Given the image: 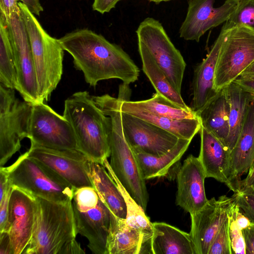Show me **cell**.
Returning <instances> with one entry per match:
<instances>
[{
  "label": "cell",
  "instance_id": "20",
  "mask_svg": "<svg viewBox=\"0 0 254 254\" xmlns=\"http://www.w3.org/2000/svg\"><path fill=\"white\" fill-rule=\"evenodd\" d=\"M198 158L206 178L224 183L234 192L231 181L230 150L214 134L201 126Z\"/></svg>",
  "mask_w": 254,
  "mask_h": 254
},
{
  "label": "cell",
  "instance_id": "36",
  "mask_svg": "<svg viewBox=\"0 0 254 254\" xmlns=\"http://www.w3.org/2000/svg\"><path fill=\"white\" fill-rule=\"evenodd\" d=\"M236 201L241 212L254 223V191L248 188L234 192L232 195Z\"/></svg>",
  "mask_w": 254,
  "mask_h": 254
},
{
  "label": "cell",
  "instance_id": "21",
  "mask_svg": "<svg viewBox=\"0 0 254 254\" xmlns=\"http://www.w3.org/2000/svg\"><path fill=\"white\" fill-rule=\"evenodd\" d=\"M254 161V99L251 102L245 122L230 152L231 181L234 192L240 190L241 177L248 173Z\"/></svg>",
  "mask_w": 254,
  "mask_h": 254
},
{
  "label": "cell",
  "instance_id": "28",
  "mask_svg": "<svg viewBox=\"0 0 254 254\" xmlns=\"http://www.w3.org/2000/svg\"><path fill=\"white\" fill-rule=\"evenodd\" d=\"M138 44V50L142 62V69L150 80L156 92L188 110H192L182 98L181 94L172 86L166 75L153 57L140 43Z\"/></svg>",
  "mask_w": 254,
  "mask_h": 254
},
{
  "label": "cell",
  "instance_id": "38",
  "mask_svg": "<svg viewBox=\"0 0 254 254\" xmlns=\"http://www.w3.org/2000/svg\"><path fill=\"white\" fill-rule=\"evenodd\" d=\"M19 2V0H0V16L7 17L20 12Z\"/></svg>",
  "mask_w": 254,
  "mask_h": 254
},
{
  "label": "cell",
  "instance_id": "48",
  "mask_svg": "<svg viewBox=\"0 0 254 254\" xmlns=\"http://www.w3.org/2000/svg\"><path fill=\"white\" fill-rule=\"evenodd\" d=\"M249 188H251L253 189V190L254 191V185H253L252 186L249 187Z\"/></svg>",
  "mask_w": 254,
  "mask_h": 254
},
{
  "label": "cell",
  "instance_id": "42",
  "mask_svg": "<svg viewBox=\"0 0 254 254\" xmlns=\"http://www.w3.org/2000/svg\"><path fill=\"white\" fill-rule=\"evenodd\" d=\"M0 254H12L10 238L6 232H0Z\"/></svg>",
  "mask_w": 254,
  "mask_h": 254
},
{
  "label": "cell",
  "instance_id": "16",
  "mask_svg": "<svg viewBox=\"0 0 254 254\" xmlns=\"http://www.w3.org/2000/svg\"><path fill=\"white\" fill-rule=\"evenodd\" d=\"M125 137L132 149L154 156L164 155L177 143L179 138L145 120L122 114Z\"/></svg>",
  "mask_w": 254,
  "mask_h": 254
},
{
  "label": "cell",
  "instance_id": "39",
  "mask_svg": "<svg viewBox=\"0 0 254 254\" xmlns=\"http://www.w3.org/2000/svg\"><path fill=\"white\" fill-rule=\"evenodd\" d=\"M13 187L0 199V232L2 230L6 223L8 204Z\"/></svg>",
  "mask_w": 254,
  "mask_h": 254
},
{
  "label": "cell",
  "instance_id": "45",
  "mask_svg": "<svg viewBox=\"0 0 254 254\" xmlns=\"http://www.w3.org/2000/svg\"><path fill=\"white\" fill-rule=\"evenodd\" d=\"M254 185V161L247 173L246 177L240 183V190L249 188Z\"/></svg>",
  "mask_w": 254,
  "mask_h": 254
},
{
  "label": "cell",
  "instance_id": "41",
  "mask_svg": "<svg viewBox=\"0 0 254 254\" xmlns=\"http://www.w3.org/2000/svg\"><path fill=\"white\" fill-rule=\"evenodd\" d=\"M244 235L246 254H254V223L242 230Z\"/></svg>",
  "mask_w": 254,
  "mask_h": 254
},
{
  "label": "cell",
  "instance_id": "10",
  "mask_svg": "<svg viewBox=\"0 0 254 254\" xmlns=\"http://www.w3.org/2000/svg\"><path fill=\"white\" fill-rule=\"evenodd\" d=\"M31 143L56 149H76L73 128L63 116L44 102L32 104L28 137Z\"/></svg>",
  "mask_w": 254,
  "mask_h": 254
},
{
  "label": "cell",
  "instance_id": "33",
  "mask_svg": "<svg viewBox=\"0 0 254 254\" xmlns=\"http://www.w3.org/2000/svg\"><path fill=\"white\" fill-rule=\"evenodd\" d=\"M238 25H247L254 30V0H238L236 9L223 26L231 28Z\"/></svg>",
  "mask_w": 254,
  "mask_h": 254
},
{
  "label": "cell",
  "instance_id": "17",
  "mask_svg": "<svg viewBox=\"0 0 254 254\" xmlns=\"http://www.w3.org/2000/svg\"><path fill=\"white\" fill-rule=\"evenodd\" d=\"M206 178L198 157L189 156L177 173L176 204L190 214L201 209L208 200L204 188Z\"/></svg>",
  "mask_w": 254,
  "mask_h": 254
},
{
  "label": "cell",
  "instance_id": "11",
  "mask_svg": "<svg viewBox=\"0 0 254 254\" xmlns=\"http://www.w3.org/2000/svg\"><path fill=\"white\" fill-rule=\"evenodd\" d=\"M12 44L17 72V91L31 104L40 103L38 85L29 37L21 12L4 17Z\"/></svg>",
  "mask_w": 254,
  "mask_h": 254
},
{
  "label": "cell",
  "instance_id": "18",
  "mask_svg": "<svg viewBox=\"0 0 254 254\" xmlns=\"http://www.w3.org/2000/svg\"><path fill=\"white\" fill-rule=\"evenodd\" d=\"M228 28L222 26L206 58L196 66L191 85V109L198 114L219 92L214 87L215 69L220 49Z\"/></svg>",
  "mask_w": 254,
  "mask_h": 254
},
{
  "label": "cell",
  "instance_id": "44",
  "mask_svg": "<svg viewBox=\"0 0 254 254\" xmlns=\"http://www.w3.org/2000/svg\"><path fill=\"white\" fill-rule=\"evenodd\" d=\"M243 90L250 93L254 97V79H240L234 81Z\"/></svg>",
  "mask_w": 254,
  "mask_h": 254
},
{
  "label": "cell",
  "instance_id": "13",
  "mask_svg": "<svg viewBox=\"0 0 254 254\" xmlns=\"http://www.w3.org/2000/svg\"><path fill=\"white\" fill-rule=\"evenodd\" d=\"M36 207L35 197L13 187L6 223L1 231L8 233L12 254H22L31 238Z\"/></svg>",
  "mask_w": 254,
  "mask_h": 254
},
{
  "label": "cell",
  "instance_id": "4",
  "mask_svg": "<svg viewBox=\"0 0 254 254\" xmlns=\"http://www.w3.org/2000/svg\"><path fill=\"white\" fill-rule=\"evenodd\" d=\"M74 132L77 150L102 165L110 156L111 119L86 91L73 93L64 101L63 115Z\"/></svg>",
  "mask_w": 254,
  "mask_h": 254
},
{
  "label": "cell",
  "instance_id": "31",
  "mask_svg": "<svg viewBox=\"0 0 254 254\" xmlns=\"http://www.w3.org/2000/svg\"><path fill=\"white\" fill-rule=\"evenodd\" d=\"M0 82L4 87L17 90V75L13 50L8 30L0 18Z\"/></svg>",
  "mask_w": 254,
  "mask_h": 254
},
{
  "label": "cell",
  "instance_id": "2",
  "mask_svg": "<svg viewBox=\"0 0 254 254\" xmlns=\"http://www.w3.org/2000/svg\"><path fill=\"white\" fill-rule=\"evenodd\" d=\"M35 197L32 234L22 254H85L76 240L78 233L72 200L60 202Z\"/></svg>",
  "mask_w": 254,
  "mask_h": 254
},
{
  "label": "cell",
  "instance_id": "3",
  "mask_svg": "<svg viewBox=\"0 0 254 254\" xmlns=\"http://www.w3.org/2000/svg\"><path fill=\"white\" fill-rule=\"evenodd\" d=\"M93 96L96 104L111 119L110 166L124 188L145 211L149 200L145 180L123 128L121 107L124 100L129 99L130 95L120 89L117 98L107 94Z\"/></svg>",
  "mask_w": 254,
  "mask_h": 254
},
{
  "label": "cell",
  "instance_id": "22",
  "mask_svg": "<svg viewBox=\"0 0 254 254\" xmlns=\"http://www.w3.org/2000/svg\"><path fill=\"white\" fill-rule=\"evenodd\" d=\"M151 240L112 212L106 254H151Z\"/></svg>",
  "mask_w": 254,
  "mask_h": 254
},
{
  "label": "cell",
  "instance_id": "47",
  "mask_svg": "<svg viewBox=\"0 0 254 254\" xmlns=\"http://www.w3.org/2000/svg\"><path fill=\"white\" fill-rule=\"evenodd\" d=\"M148 0L149 2H154L155 3L158 4L161 2H163V1L167 2V1H171L172 0Z\"/></svg>",
  "mask_w": 254,
  "mask_h": 254
},
{
  "label": "cell",
  "instance_id": "24",
  "mask_svg": "<svg viewBox=\"0 0 254 254\" xmlns=\"http://www.w3.org/2000/svg\"><path fill=\"white\" fill-rule=\"evenodd\" d=\"M89 174L99 197L117 217L126 219L127 206L116 183L102 164L90 160Z\"/></svg>",
  "mask_w": 254,
  "mask_h": 254
},
{
  "label": "cell",
  "instance_id": "6",
  "mask_svg": "<svg viewBox=\"0 0 254 254\" xmlns=\"http://www.w3.org/2000/svg\"><path fill=\"white\" fill-rule=\"evenodd\" d=\"M3 167L13 187L51 201L64 202L72 200L76 189L26 152L11 165Z\"/></svg>",
  "mask_w": 254,
  "mask_h": 254
},
{
  "label": "cell",
  "instance_id": "23",
  "mask_svg": "<svg viewBox=\"0 0 254 254\" xmlns=\"http://www.w3.org/2000/svg\"><path fill=\"white\" fill-rule=\"evenodd\" d=\"M152 254H195L190 233L164 222L152 223Z\"/></svg>",
  "mask_w": 254,
  "mask_h": 254
},
{
  "label": "cell",
  "instance_id": "19",
  "mask_svg": "<svg viewBox=\"0 0 254 254\" xmlns=\"http://www.w3.org/2000/svg\"><path fill=\"white\" fill-rule=\"evenodd\" d=\"M73 209L77 233L88 240V248L95 254H106L112 212L100 197L94 207Z\"/></svg>",
  "mask_w": 254,
  "mask_h": 254
},
{
  "label": "cell",
  "instance_id": "43",
  "mask_svg": "<svg viewBox=\"0 0 254 254\" xmlns=\"http://www.w3.org/2000/svg\"><path fill=\"white\" fill-rule=\"evenodd\" d=\"M25 4L29 10L34 15L39 16L44 10L43 7L39 0H19Z\"/></svg>",
  "mask_w": 254,
  "mask_h": 254
},
{
  "label": "cell",
  "instance_id": "8",
  "mask_svg": "<svg viewBox=\"0 0 254 254\" xmlns=\"http://www.w3.org/2000/svg\"><path fill=\"white\" fill-rule=\"evenodd\" d=\"M136 33L137 43L149 52L172 86L181 94L186 64L162 24L154 18L147 17L140 22Z\"/></svg>",
  "mask_w": 254,
  "mask_h": 254
},
{
  "label": "cell",
  "instance_id": "32",
  "mask_svg": "<svg viewBox=\"0 0 254 254\" xmlns=\"http://www.w3.org/2000/svg\"><path fill=\"white\" fill-rule=\"evenodd\" d=\"M103 165L107 169L108 173L116 183L122 193L127 206V223L142 232L147 237L151 239L152 236V223L145 213L143 209L133 199L114 173L109 161L106 159Z\"/></svg>",
  "mask_w": 254,
  "mask_h": 254
},
{
  "label": "cell",
  "instance_id": "40",
  "mask_svg": "<svg viewBox=\"0 0 254 254\" xmlns=\"http://www.w3.org/2000/svg\"><path fill=\"white\" fill-rule=\"evenodd\" d=\"M120 0H93L92 9L101 14L109 12L115 7Z\"/></svg>",
  "mask_w": 254,
  "mask_h": 254
},
{
  "label": "cell",
  "instance_id": "25",
  "mask_svg": "<svg viewBox=\"0 0 254 254\" xmlns=\"http://www.w3.org/2000/svg\"><path fill=\"white\" fill-rule=\"evenodd\" d=\"M192 139L179 138L176 145L161 156H154L133 150L144 179L149 180L166 176L181 159Z\"/></svg>",
  "mask_w": 254,
  "mask_h": 254
},
{
  "label": "cell",
  "instance_id": "12",
  "mask_svg": "<svg viewBox=\"0 0 254 254\" xmlns=\"http://www.w3.org/2000/svg\"><path fill=\"white\" fill-rule=\"evenodd\" d=\"M27 155L45 165L75 189L93 185L89 174L90 159L76 149H56L31 143Z\"/></svg>",
  "mask_w": 254,
  "mask_h": 254
},
{
  "label": "cell",
  "instance_id": "30",
  "mask_svg": "<svg viewBox=\"0 0 254 254\" xmlns=\"http://www.w3.org/2000/svg\"><path fill=\"white\" fill-rule=\"evenodd\" d=\"M130 114L153 124L173 134L179 138L192 139L199 131L201 122L199 116L193 119H174L160 117L134 109H121Z\"/></svg>",
  "mask_w": 254,
  "mask_h": 254
},
{
  "label": "cell",
  "instance_id": "9",
  "mask_svg": "<svg viewBox=\"0 0 254 254\" xmlns=\"http://www.w3.org/2000/svg\"><path fill=\"white\" fill-rule=\"evenodd\" d=\"M32 104L20 101L14 89L0 84V167L21 148L27 138Z\"/></svg>",
  "mask_w": 254,
  "mask_h": 254
},
{
  "label": "cell",
  "instance_id": "46",
  "mask_svg": "<svg viewBox=\"0 0 254 254\" xmlns=\"http://www.w3.org/2000/svg\"><path fill=\"white\" fill-rule=\"evenodd\" d=\"M238 78L240 79H254V62L249 65Z\"/></svg>",
  "mask_w": 254,
  "mask_h": 254
},
{
  "label": "cell",
  "instance_id": "29",
  "mask_svg": "<svg viewBox=\"0 0 254 254\" xmlns=\"http://www.w3.org/2000/svg\"><path fill=\"white\" fill-rule=\"evenodd\" d=\"M121 108L134 109L155 116L178 120L193 119L199 117L192 110H188L183 108L157 92L147 100L136 101L124 100Z\"/></svg>",
  "mask_w": 254,
  "mask_h": 254
},
{
  "label": "cell",
  "instance_id": "35",
  "mask_svg": "<svg viewBox=\"0 0 254 254\" xmlns=\"http://www.w3.org/2000/svg\"><path fill=\"white\" fill-rule=\"evenodd\" d=\"M208 254H233L228 217L215 237Z\"/></svg>",
  "mask_w": 254,
  "mask_h": 254
},
{
  "label": "cell",
  "instance_id": "37",
  "mask_svg": "<svg viewBox=\"0 0 254 254\" xmlns=\"http://www.w3.org/2000/svg\"><path fill=\"white\" fill-rule=\"evenodd\" d=\"M228 218L230 237L233 254H246L245 242L242 230L240 229L237 225L230 210L228 213Z\"/></svg>",
  "mask_w": 254,
  "mask_h": 254
},
{
  "label": "cell",
  "instance_id": "1",
  "mask_svg": "<svg viewBox=\"0 0 254 254\" xmlns=\"http://www.w3.org/2000/svg\"><path fill=\"white\" fill-rule=\"evenodd\" d=\"M58 40L91 86L109 79H119L128 85L138 80L139 69L130 56L101 34L87 28L79 29Z\"/></svg>",
  "mask_w": 254,
  "mask_h": 254
},
{
  "label": "cell",
  "instance_id": "27",
  "mask_svg": "<svg viewBox=\"0 0 254 254\" xmlns=\"http://www.w3.org/2000/svg\"><path fill=\"white\" fill-rule=\"evenodd\" d=\"M229 104L221 90L198 114L201 126L226 146L229 133Z\"/></svg>",
  "mask_w": 254,
  "mask_h": 254
},
{
  "label": "cell",
  "instance_id": "7",
  "mask_svg": "<svg viewBox=\"0 0 254 254\" xmlns=\"http://www.w3.org/2000/svg\"><path fill=\"white\" fill-rule=\"evenodd\" d=\"M254 62V30L245 25L228 28L217 62L214 87L219 92Z\"/></svg>",
  "mask_w": 254,
  "mask_h": 254
},
{
  "label": "cell",
  "instance_id": "5",
  "mask_svg": "<svg viewBox=\"0 0 254 254\" xmlns=\"http://www.w3.org/2000/svg\"><path fill=\"white\" fill-rule=\"evenodd\" d=\"M18 4L31 45L39 101L45 103L50 100L61 79L64 50L58 39L45 30L25 4L20 1Z\"/></svg>",
  "mask_w": 254,
  "mask_h": 254
},
{
  "label": "cell",
  "instance_id": "14",
  "mask_svg": "<svg viewBox=\"0 0 254 254\" xmlns=\"http://www.w3.org/2000/svg\"><path fill=\"white\" fill-rule=\"evenodd\" d=\"M215 0H188L186 18L179 29L181 38L198 42L209 29L226 22L236 9L238 0H225L217 7Z\"/></svg>",
  "mask_w": 254,
  "mask_h": 254
},
{
  "label": "cell",
  "instance_id": "26",
  "mask_svg": "<svg viewBox=\"0 0 254 254\" xmlns=\"http://www.w3.org/2000/svg\"><path fill=\"white\" fill-rule=\"evenodd\" d=\"M228 102L229 133L226 146L231 151L243 126L249 106L254 97L233 82L222 89Z\"/></svg>",
  "mask_w": 254,
  "mask_h": 254
},
{
  "label": "cell",
  "instance_id": "34",
  "mask_svg": "<svg viewBox=\"0 0 254 254\" xmlns=\"http://www.w3.org/2000/svg\"><path fill=\"white\" fill-rule=\"evenodd\" d=\"M99 199V196L94 188L82 187L75 190L72 200V207L83 211L95 206Z\"/></svg>",
  "mask_w": 254,
  "mask_h": 254
},
{
  "label": "cell",
  "instance_id": "15",
  "mask_svg": "<svg viewBox=\"0 0 254 254\" xmlns=\"http://www.w3.org/2000/svg\"><path fill=\"white\" fill-rule=\"evenodd\" d=\"M233 197L226 195L208 199L199 210L190 214V232L195 254H208L216 234L228 217Z\"/></svg>",
  "mask_w": 254,
  "mask_h": 254
}]
</instances>
